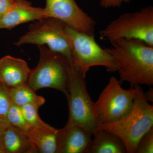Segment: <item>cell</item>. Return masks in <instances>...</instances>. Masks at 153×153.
<instances>
[{
    "label": "cell",
    "instance_id": "16",
    "mask_svg": "<svg viewBox=\"0 0 153 153\" xmlns=\"http://www.w3.org/2000/svg\"><path fill=\"white\" fill-rule=\"evenodd\" d=\"M10 97L13 103L22 107L28 104L41 107L45 102L43 97L37 95L36 91L28 84L9 88Z\"/></svg>",
    "mask_w": 153,
    "mask_h": 153
},
{
    "label": "cell",
    "instance_id": "11",
    "mask_svg": "<svg viewBox=\"0 0 153 153\" xmlns=\"http://www.w3.org/2000/svg\"><path fill=\"white\" fill-rule=\"evenodd\" d=\"M31 70L25 60L6 55L0 59V83L9 88L27 84Z\"/></svg>",
    "mask_w": 153,
    "mask_h": 153
},
{
    "label": "cell",
    "instance_id": "10",
    "mask_svg": "<svg viewBox=\"0 0 153 153\" xmlns=\"http://www.w3.org/2000/svg\"><path fill=\"white\" fill-rule=\"evenodd\" d=\"M46 16L45 9L33 7L27 0H14L7 13L0 19V29L11 30L17 26Z\"/></svg>",
    "mask_w": 153,
    "mask_h": 153
},
{
    "label": "cell",
    "instance_id": "12",
    "mask_svg": "<svg viewBox=\"0 0 153 153\" xmlns=\"http://www.w3.org/2000/svg\"><path fill=\"white\" fill-rule=\"evenodd\" d=\"M92 134L79 126L67 122L60 129L58 153H84Z\"/></svg>",
    "mask_w": 153,
    "mask_h": 153
},
{
    "label": "cell",
    "instance_id": "21",
    "mask_svg": "<svg viewBox=\"0 0 153 153\" xmlns=\"http://www.w3.org/2000/svg\"><path fill=\"white\" fill-rule=\"evenodd\" d=\"M132 0H100L99 4L100 7L104 9L119 7L124 3L128 4Z\"/></svg>",
    "mask_w": 153,
    "mask_h": 153
},
{
    "label": "cell",
    "instance_id": "6",
    "mask_svg": "<svg viewBox=\"0 0 153 153\" xmlns=\"http://www.w3.org/2000/svg\"><path fill=\"white\" fill-rule=\"evenodd\" d=\"M66 26L58 19L45 17L31 25L28 32L14 44L17 46L26 44L47 45L50 50L62 55L71 64V45Z\"/></svg>",
    "mask_w": 153,
    "mask_h": 153
},
{
    "label": "cell",
    "instance_id": "22",
    "mask_svg": "<svg viewBox=\"0 0 153 153\" xmlns=\"http://www.w3.org/2000/svg\"><path fill=\"white\" fill-rule=\"evenodd\" d=\"M13 3L14 0H0V19L7 13Z\"/></svg>",
    "mask_w": 153,
    "mask_h": 153
},
{
    "label": "cell",
    "instance_id": "5",
    "mask_svg": "<svg viewBox=\"0 0 153 153\" xmlns=\"http://www.w3.org/2000/svg\"><path fill=\"white\" fill-rule=\"evenodd\" d=\"M40 57L36 68L31 70L28 85L35 91L52 88L68 93L70 63L62 55L51 51L46 46H38Z\"/></svg>",
    "mask_w": 153,
    "mask_h": 153
},
{
    "label": "cell",
    "instance_id": "23",
    "mask_svg": "<svg viewBox=\"0 0 153 153\" xmlns=\"http://www.w3.org/2000/svg\"><path fill=\"white\" fill-rule=\"evenodd\" d=\"M6 127L0 124V153H3L2 142L4 132L5 129Z\"/></svg>",
    "mask_w": 153,
    "mask_h": 153
},
{
    "label": "cell",
    "instance_id": "7",
    "mask_svg": "<svg viewBox=\"0 0 153 153\" xmlns=\"http://www.w3.org/2000/svg\"><path fill=\"white\" fill-rule=\"evenodd\" d=\"M84 79L73 65L69 64L66 96L69 110L67 122L79 126L93 135L98 125L94 112V102L88 92Z\"/></svg>",
    "mask_w": 153,
    "mask_h": 153
},
{
    "label": "cell",
    "instance_id": "14",
    "mask_svg": "<svg viewBox=\"0 0 153 153\" xmlns=\"http://www.w3.org/2000/svg\"><path fill=\"white\" fill-rule=\"evenodd\" d=\"M2 151L3 153H37L27 133L11 125L4 132Z\"/></svg>",
    "mask_w": 153,
    "mask_h": 153
},
{
    "label": "cell",
    "instance_id": "1",
    "mask_svg": "<svg viewBox=\"0 0 153 153\" xmlns=\"http://www.w3.org/2000/svg\"><path fill=\"white\" fill-rule=\"evenodd\" d=\"M105 49L117 64L121 83L136 85L153 84V47L134 39H120L111 42Z\"/></svg>",
    "mask_w": 153,
    "mask_h": 153
},
{
    "label": "cell",
    "instance_id": "2",
    "mask_svg": "<svg viewBox=\"0 0 153 153\" xmlns=\"http://www.w3.org/2000/svg\"><path fill=\"white\" fill-rule=\"evenodd\" d=\"M136 92L130 111L118 120L98 126L97 129L109 132L123 142L126 153H135L140 140L153 128V106L147 100L141 85L134 86Z\"/></svg>",
    "mask_w": 153,
    "mask_h": 153
},
{
    "label": "cell",
    "instance_id": "18",
    "mask_svg": "<svg viewBox=\"0 0 153 153\" xmlns=\"http://www.w3.org/2000/svg\"><path fill=\"white\" fill-rule=\"evenodd\" d=\"M7 120L10 125L24 131L26 132L30 129L25 119L22 108L12 102L7 114Z\"/></svg>",
    "mask_w": 153,
    "mask_h": 153
},
{
    "label": "cell",
    "instance_id": "19",
    "mask_svg": "<svg viewBox=\"0 0 153 153\" xmlns=\"http://www.w3.org/2000/svg\"><path fill=\"white\" fill-rule=\"evenodd\" d=\"M9 88L0 83V124L4 126H10L7 120V114L12 104Z\"/></svg>",
    "mask_w": 153,
    "mask_h": 153
},
{
    "label": "cell",
    "instance_id": "13",
    "mask_svg": "<svg viewBox=\"0 0 153 153\" xmlns=\"http://www.w3.org/2000/svg\"><path fill=\"white\" fill-rule=\"evenodd\" d=\"M26 133L37 153H58L60 129H30Z\"/></svg>",
    "mask_w": 153,
    "mask_h": 153
},
{
    "label": "cell",
    "instance_id": "4",
    "mask_svg": "<svg viewBox=\"0 0 153 153\" xmlns=\"http://www.w3.org/2000/svg\"><path fill=\"white\" fill-rule=\"evenodd\" d=\"M102 40L110 42L120 39H134L153 47V7L122 14L100 32Z\"/></svg>",
    "mask_w": 153,
    "mask_h": 153
},
{
    "label": "cell",
    "instance_id": "8",
    "mask_svg": "<svg viewBox=\"0 0 153 153\" xmlns=\"http://www.w3.org/2000/svg\"><path fill=\"white\" fill-rule=\"evenodd\" d=\"M121 84L119 80L111 76L94 102V112L98 126L120 119L131 109L135 89L134 86L124 89Z\"/></svg>",
    "mask_w": 153,
    "mask_h": 153
},
{
    "label": "cell",
    "instance_id": "24",
    "mask_svg": "<svg viewBox=\"0 0 153 153\" xmlns=\"http://www.w3.org/2000/svg\"><path fill=\"white\" fill-rule=\"evenodd\" d=\"M147 100L149 102H153V90L152 88H150L149 90L145 93Z\"/></svg>",
    "mask_w": 153,
    "mask_h": 153
},
{
    "label": "cell",
    "instance_id": "9",
    "mask_svg": "<svg viewBox=\"0 0 153 153\" xmlns=\"http://www.w3.org/2000/svg\"><path fill=\"white\" fill-rule=\"evenodd\" d=\"M46 17L62 21L68 27L88 35H94L96 22L78 6L75 0H46Z\"/></svg>",
    "mask_w": 153,
    "mask_h": 153
},
{
    "label": "cell",
    "instance_id": "3",
    "mask_svg": "<svg viewBox=\"0 0 153 153\" xmlns=\"http://www.w3.org/2000/svg\"><path fill=\"white\" fill-rule=\"evenodd\" d=\"M66 31L71 45V65L83 78L94 66L105 67L108 72L117 71L118 67L113 57L97 43L94 35L76 31L68 26Z\"/></svg>",
    "mask_w": 153,
    "mask_h": 153
},
{
    "label": "cell",
    "instance_id": "20",
    "mask_svg": "<svg viewBox=\"0 0 153 153\" xmlns=\"http://www.w3.org/2000/svg\"><path fill=\"white\" fill-rule=\"evenodd\" d=\"M135 153H153V128L145 134L140 140L137 146Z\"/></svg>",
    "mask_w": 153,
    "mask_h": 153
},
{
    "label": "cell",
    "instance_id": "15",
    "mask_svg": "<svg viewBox=\"0 0 153 153\" xmlns=\"http://www.w3.org/2000/svg\"><path fill=\"white\" fill-rule=\"evenodd\" d=\"M86 153H125V145L118 137L109 132L97 129L94 134Z\"/></svg>",
    "mask_w": 153,
    "mask_h": 153
},
{
    "label": "cell",
    "instance_id": "17",
    "mask_svg": "<svg viewBox=\"0 0 153 153\" xmlns=\"http://www.w3.org/2000/svg\"><path fill=\"white\" fill-rule=\"evenodd\" d=\"M21 108L30 129H50L54 128L41 119L38 114V107L32 104H28Z\"/></svg>",
    "mask_w": 153,
    "mask_h": 153
}]
</instances>
